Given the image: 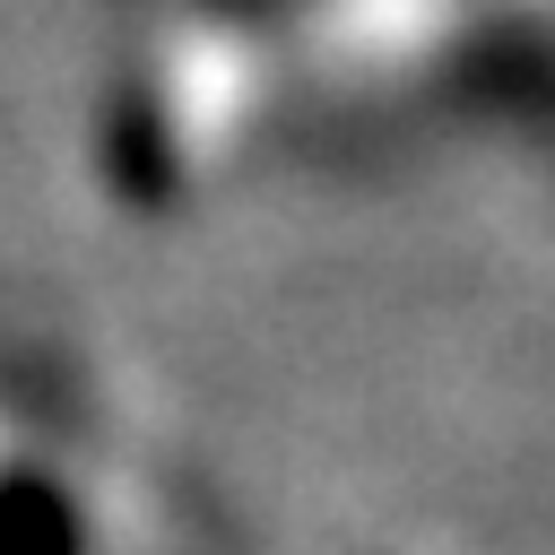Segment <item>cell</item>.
I'll use <instances>...</instances> for the list:
<instances>
[]
</instances>
